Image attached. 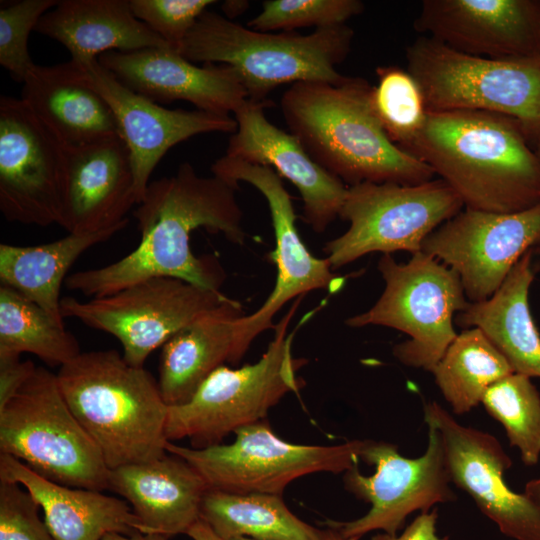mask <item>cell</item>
I'll return each instance as SVG.
<instances>
[{"label":"cell","mask_w":540,"mask_h":540,"mask_svg":"<svg viewBox=\"0 0 540 540\" xmlns=\"http://www.w3.org/2000/svg\"><path fill=\"white\" fill-rule=\"evenodd\" d=\"M0 453L61 485L109 489V468L60 390L57 376L37 366L0 407Z\"/></svg>","instance_id":"obj_8"},{"label":"cell","mask_w":540,"mask_h":540,"mask_svg":"<svg viewBox=\"0 0 540 540\" xmlns=\"http://www.w3.org/2000/svg\"><path fill=\"white\" fill-rule=\"evenodd\" d=\"M211 170L213 175L236 187L239 182L249 183L264 196L275 235V250L270 253L277 268L275 286L259 309L237 320L239 363L258 335L274 329L273 319L287 302L314 290L337 293L345 278L334 273L327 258L315 257L302 241L291 196L272 168L224 155L212 164Z\"/></svg>","instance_id":"obj_14"},{"label":"cell","mask_w":540,"mask_h":540,"mask_svg":"<svg viewBox=\"0 0 540 540\" xmlns=\"http://www.w3.org/2000/svg\"><path fill=\"white\" fill-rule=\"evenodd\" d=\"M247 1L229 0L221 4L224 16L230 20H233L236 16L241 15L248 7Z\"/></svg>","instance_id":"obj_43"},{"label":"cell","mask_w":540,"mask_h":540,"mask_svg":"<svg viewBox=\"0 0 540 540\" xmlns=\"http://www.w3.org/2000/svg\"><path fill=\"white\" fill-rule=\"evenodd\" d=\"M464 208L442 179L416 185L360 183L348 187L339 218L349 223L323 251L333 270L374 252H420L425 238Z\"/></svg>","instance_id":"obj_11"},{"label":"cell","mask_w":540,"mask_h":540,"mask_svg":"<svg viewBox=\"0 0 540 540\" xmlns=\"http://www.w3.org/2000/svg\"><path fill=\"white\" fill-rule=\"evenodd\" d=\"M0 480L18 483L34 497L55 540H101L109 533H142L127 502L102 491L50 481L18 459L1 453Z\"/></svg>","instance_id":"obj_25"},{"label":"cell","mask_w":540,"mask_h":540,"mask_svg":"<svg viewBox=\"0 0 540 540\" xmlns=\"http://www.w3.org/2000/svg\"><path fill=\"white\" fill-rule=\"evenodd\" d=\"M135 17L180 53L198 18L214 0H129Z\"/></svg>","instance_id":"obj_37"},{"label":"cell","mask_w":540,"mask_h":540,"mask_svg":"<svg viewBox=\"0 0 540 540\" xmlns=\"http://www.w3.org/2000/svg\"><path fill=\"white\" fill-rule=\"evenodd\" d=\"M371 89L366 79L352 76L338 83L296 82L282 94L280 109L308 154L348 187L432 180L431 167L386 135L371 106Z\"/></svg>","instance_id":"obj_3"},{"label":"cell","mask_w":540,"mask_h":540,"mask_svg":"<svg viewBox=\"0 0 540 540\" xmlns=\"http://www.w3.org/2000/svg\"><path fill=\"white\" fill-rule=\"evenodd\" d=\"M540 246V203L513 213L463 208L422 243L454 270L470 303L489 299L517 262Z\"/></svg>","instance_id":"obj_15"},{"label":"cell","mask_w":540,"mask_h":540,"mask_svg":"<svg viewBox=\"0 0 540 540\" xmlns=\"http://www.w3.org/2000/svg\"><path fill=\"white\" fill-rule=\"evenodd\" d=\"M270 104L247 100L234 112L237 129L225 155L270 167L291 182L303 201L304 222L322 233L339 217L348 186L320 166L293 134L267 119Z\"/></svg>","instance_id":"obj_20"},{"label":"cell","mask_w":540,"mask_h":540,"mask_svg":"<svg viewBox=\"0 0 540 540\" xmlns=\"http://www.w3.org/2000/svg\"><path fill=\"white\" fill-rule=\"evenodd\" d=\"M239 187L212 175H199L184 162L172 176L151 181L134 211L141 239L123 258L103 267L69 275L65 286L87 297L113 294L151 277H173L220 291L226 275L216 257H197L191 250L193 231L205 228L243 245Z\"/></svg>","instance_id":"obj_1"},{"label":"cell","mask_w":540,"mask_h":540,"mask_svg":"<svg viewBox=\"0 0 540 540\" xmlns=\"http://www.w3.org/2000/svg\"><path fill=\"white\" fill-rule=\"evenodd\" d=\"M526 494L531 501L540 507V478L530 480L524 488Z\"/></svg>","instance_id":"obj_44"},{"label":"cell","mask_w":540,"mask_h":540,"mask_svg":"<svg viewBox=\"0 0 540 540\" xmlns=\"http://www.w3.org/2000/svg\"><path fill=\"white\" fill-rule=\"evenodd\" d=\"M36 367L31 360L0 359V407L16 394Z\"/></svg>","instance_id":"obj_39"},{"label":"cell","mask_w":540,"mask_h":540,"mask_svg":"<svg viewBox=\"0 0 540 540\" xmlns=\"http://www.w3.org/2000/svg\"><path fill=\"white\" fill-rule=\"evenodd\" d=\"M354 31L348 25L296 32H260L206 10L187 34L180 54L189 61L225 64L239 75L248 100L265 102L283 84L338 83L336 70L349 55Z\"/></svg>","instance_id":"obj_5"},{"label":"cell","mask_w":540,"mask_h":540,"mask_svg":"<svg viewBox=\"0 0 540 540\" xmlns=\"http://www.w3.org/2000/svg\"><path fill=\"white\" fill-rule=\"evenodd\" d=\"M39 509L22 485L0 480V540H55Z\"/></svg>","instance_id":"obj_38"},{"label":"cell","mask_w":540,"mask_h":540,"mask_svg":"<svg viewBox=\"0 0 540 540\" xmlns=\"http://www.w3.org/2000/svg\"><path fill=\"white\" fill-rule=\"evenodd\" d=\"M378 270L385 288L367 311L346 319L349 327L384 326L409 339L393 347L403 365L428 372L457 336L455 317L469 305L458 274L420 251L407 263L382 254Z\"/></svg>","instance_id":"obj_9"},{"label":"cell","mask_w":540,"mask_h":540,"mask_svg":"<svg viewBox=\"0 0 540 540\" xmlns=\"http://www.w3.org/2000/svg\"><path fill=\"white\" fill-rule=\"evenodd\" d=\"M229 297L173 277H151L113 294L81 301L63 297V318L113 335L123 358L143 367L148 356L203 312Z\"/></svg>","instance_id":"obj_13"},{"label":"cell","mask_w":540,"mask_h":540,"mask_svg":"<svg viewBox=\"0 0 540 540\" xmlns=\"http://www.w3.org/2000/svg\"><path fill=\"white\" fill-rule=\"evenodd\" d=\"M243 315L240 302L228 298L197 316L162 346L158 385L168 406L189 401L225 362L237 364L236 323Z\"/></svg>","instance_id":"obj_26"},{"label":"cell","mask_w":540,"mask_h":540,"mask_svg":"<svg viewBox=\"0 0 540 540\" xmlns=\"http://www.w3.org/2000/svg\"><path fill=\"white\" fill-rule=\"evenodd\" d=\"M56 376L66 403L109 469L167 453L169 406L144 367L130 365L116 350H95L81 352Z\"/></svg>","instance_id":"obj_4"},{"label":"cell","mask_w":540,"mask_h":540,"mask_svg":"<svg viewBox=\"0 0 540 540\" xmlns=\"http://www.w3.org/2000/svg\"><path fill=\"white\" fill-rule=\"evenodd\" d=\"M437 509L420 513L400 535H390L387 533L377 534L370 540H449L448 537H441L437 534Z\"/></svg>","instance_id":"obj_40"},{"label":"cell","mask_w":540,"mask_h":540,"mask_svg":"<svg viewBox=\"0 0 540 540\" xmlns=\"http://www.w3.org/2000/svg\"><path fill=\"white\" fill-rule=\"evenodd\" d=\"M22 84L21 99L65 147L120 136L110 106L74 61L34 64Z\"/></svg>","instance_id":"obj_24"},{"label":"cell","mask_w":540,"mask_h":540,"mask_svg":"<svg viewBox=\"0 0 540 540\" xmlns=\"http://www.w3.org/2000/svg\"><path fill=\"white\" fill-rule=\"evenodd\" d=\"M427 427V448L417 458L402 456L394 444L367 440L360 460L373 465L374 474L363 475L357 464L344 472L343 483L371 508L358 519L324 524L345 538H361L375 530L396 535L413 512H429L437 504L454 501L441 435L434 426Z\"/></svg>","instance_id":"obj_12"},{"label":"cell","mask_w":540,"mask_h":540,"mask_svg":"<svg viewBox=\"0 0 540 540\" xmlns=\"http://www.w3.org/2000/svg\"><path fill=\"white\" fill-rule=\"evenodd\" d=\"M97 59L124 86L156 103L181 100L198 110L230 115L248 100L232 67L197 66L170 48L110 51Z\"/></svg>","instance_id":"obj_21"},{"label":"cell","mask_w":540,"mask_h":540,"mask_svg":"<svg viewBox=\"0 0 540 540\" xmlns=\"http://www.w3.org/2000/svg\"><path fill=\"white\" fill-rule=\"evenodd\" d=\"M424 422L441 435L451 484L466 492L503 535L540 540V507L506 484L512 460L497 438L460 424L435 401L425 404Z\"/></svg>","instance_id":"obj_17"},{"label":"cell","mask_w":540,"mask_h":540,"mask_svg":"<svg viewBox=\"0 0 540 540\" xmlns=\"http://www.w3.org/2000/svg\"><path fill=\"white\" fill-rule=\"evenodd\" d=\"M534 253L540 255V246L534 249Z\"/></svg>","instance_id":"obj_48"},{"label":"cell","mask_w":540,"mask_h":540,"mask_svg":"<svg viewBox=\"0 0 540 540\" xmlns=\"http://www.w3.org/2000/svg\"><path fill=\"white\" fill-rule=\"evenodd\" d=\"M534 254V250L528 251L489 299L469 303L456 315L455 324L464 329L479 328L514 373L540 378V333L529 304L536 275Z\"/></svg>","instance_id":"obj_28"},{"label":"cell","mask_w":540,"mask_h":540,"mask_svg":"<svg viewBox=\"0 0 540 540\" xmlns=\"http://www.w3.org/2000/svg\"><path fill=\"white\" fill-rule=\"evenodd\" d=\"M414 30L459 52L494 59L540 56V2L424 0Z\"/></svg>","instance_id":"obj_19"},{"label":"cell","mask_w":540,"mask_h":540,"mask_svg":"<svg viewBox=\"0 0 540 540\" xmlns=\"http://www.w3.org/2000/svg\"><path fill=\"white\" fill-rule=\"evenodd\" d=\"M31 353L49 366H63L78 356L76 337L41 307L16 290L0 286V359Z\"/></svg>","instance_id":"obj_32"},{"label":"cell","mask_w":540,"mask_h":540,"mask_svg":"<svg viewBox=\"0 0 540 540\" xmlns=\"http://www.w3.org/2000/svg\"><path fill=\"white\" fill-rule=\"evenodd\" d=\"M57 0H21L0 9V64L11 78L23 83L35 64L29 54L28 40L40 18Z\"/></svg>","instance_id":"obj_36"},{"label":"cell","mask_w":540,"mask_h":540,"mask_svg":"<svg viewBox=\"0 0 540 540\" xmlns=\"http://www.w3.org/2000/svg\"><path fill=\"white\" fill-rule=\"evenodd\" d=\"M167 536L155 533H141L134 534H122V533H109L105 535L101 540H168Z\"/></svg>","instance_id":"obj_42"},{"label":"cell","mask_w":540,"mask_h":540,"mask_svg":"<svg viewBox=\"0 0 540 540\" xmlns=\"http://www.w3.org/2000/svg\"><path fill=\"white\" fill-rule=\"evenodd\" d=\"M200 518L222 540H323V530L304 522L287 507L282 496L230 493L208 489Z\"/></svg>","instance_id":"obj_30"},{"label":"cell","mask_w":540,"mask_h":540,"mask_svg":"<svg viewBox=\"0 0 540 540\" xmlns=\"http://www.w3.org/2000/svg\"><path fill=\"white\" fill-rule=\"evenodd\" d=\"M59 224L68 233H92L128 223L137 205L130 153L120 136L65 147Z\"/></svg>","instance_id":"obj_22"},{"label":"cell","mask_w":540,"mask_h":540,"mask_svg":"<svg viewBox=\"0 0 540 540\" xmlns=\"http://www.w3.org/2000/svg\"><path fill=\"white\" fill-rule=\"evenodd\" d=\"M300 300L275 325V335L261 358L252 364L214 370L184 404L169 406L168 441L188 438L193 448L221 444L236 430L262 421L286 394L299 391L297 372L308 361L292 353L293 332H287Z\"/></svg>","instance_id":"obj_6"},{"label":"cell","mask_w":540,"mask_h":540,"mask_svg":"<svg viewBox=\"0 0 540 540\" xmlns=\"http://www.w3.org/2000/svg\"><path fill=\"white\" fill-rule=\"evenodd\" d=\"M186 535L192 540H222L201 518L189 529Z\"/></svg>","instance_id":"obj_41"},{"label":"cell","mask_w":540,"mask_h":540,"mask_svg":"<svg viewBox=\"0 0 540 540\" xmlns=\"http://www.w3.org/2000/svg\"><path fill=\"white\" fill-rule=\"evenodd\" d=\"M534 143V150L540 160V134L531 139Z\"/></svg>","instance_id":"obj_46"},{"label":"cell","mask_w":540,"mask_h":540,"mask_svg":"<svg viewBox=\"0 0 540 540\" xmlns=\"http://www.w3.org/2000/svg\"><path fill=\"white\" fill-rule=\"evenodd\" d=\"M108 481L109 489L130 505L142 533L168 538L187 534L200 519L208 490L189 463L168 452L152 461L109 469Z\"/></svg>","instance_id":"obj_23"},{"label":"cell","mask_w":540,"mask_h":540,"mask_svg":"<svg viewBox=\"0 0 540 540\" xmlns=\"http://www.w3.org/2000/svg\"><path fill=\"white\" fill-rule=\"evenodd\" d=\"M371 106L389 139L405 150L423 128L428 109L423 92L407 69L378 66Z\"/></svg>","instance_id":"obj_34"},{"label":"cell","mask_w":540,"mask_h":540,"mask_svg":"<svg viewBox=\"0 0 540 540\" xmlns=\"http://www.w3.org/2000/svg\"><path fill=\"white\" fill-rule=\"evenodd\" d=\"M230 444L205 448L168 442L166 451L189 463L208 489L282 496L292 481L312 473H344L357 465L367 440L337 445H303L277 436L264 420L234 432Z\"/></svg>","instance_id":"obj_10"},{"label":"cell","mask_w":540,"mask_h":540,"mask_svg":"<svg viewBox=\"0 0 540 540\" xmlns=\"http://www.w3.org/2000/svg\"><path fill=\"white\" fill-rule=\"evenodd\" d=\"M128 223L92 233H68L53 242L18 246L0 244V281L41 307L64 325L60 290L71 266L89 248L110 239Z\"/></svg>","instance_id":"obj_29"},{"label":"cell","mask_w":540,"mask_h":540,"mask_svg":"<svg viewBox=\"0 0 540 540\" xmlns=\"http://www.w3.org/2000/svg\"><path fill=\"white\" fill-rule=\"evenodd\" d=\"M359 539L360 538H357V537L345 538L341 536L337 531L331 528L323 530V540H359Z\"/></svg>","instance_id":"obj_45"},{"label":"cell","mask_w":540,"mask_h":540,"mask_svg":"<svg viewBox=\"0 0 540 540\" xmlns=\"http://www.w3.org/2000/svg\"><path fill=\"white\" fill-rule=\"evenodd\" d=\"M405 55L428 111L500 114L518 121L530 141L540 134V56L479 57L427 36L413 41Z\"/></svg>","instance_id":"obj_7"},{"label":"cell","mask_w":540,"mask_h":540,"mask_svg":"<svg viewBox=\"0 0 540 540\" xmlns=\"http://www.w3.org/2000/svg\"><path fill=\"white\" fill-rule=\"evenodd\" d=\"M431 373L453 413L463 415L481 403L491 385L513 370L485 334L472 327L457 334Z\"/></svg>","instance_id":"obj_31"},{"label":"cell","mask_w":540,"mask_h":540,"mask_svg":"<svg viewBox=\"0 0 540 540\" xmlns=\"http://www.w3.org/2000/svg\"><path fill=\"white\" fill-rule=\"evenodd\" d=\"M481 404L505 429L526 466L540 459V393L531 378L511 373L491 385Z\"/></svg>","instance_id":"obj_33"},{"label":"cell","mask_w":540,"mask_h":540,"mask_svg":"<svg viewBox=\"0 0 540 540\" xmlns=\"http://www.w3.org/2000/svg\"><path fill=\"white\" fill-rule=\"evenodd\" d=\"M65 146L21 99L0 98V210L9 222L59 224Z\"/></svg>","instance_id":"obj_16"},{"label":"cell","mask_w":540,"mask_h":540,"mask_svg":"<svg viewBox=\"0 0 540 540\" xmlns=\"http://www.w3.org/2000/svg\"><path fill=\"white\" fill-rule=\"evenodd\" d=\"M231 540H254V539H250V538H247V537H238V538H234V539H231Z\"/></svg>","instance_id":"obj_47"},{"label":"cell","mask_w":540,"mask_h":540,"mask_svg":"<svg viewBox=\"0 0 540 540\" xmlns=\"http://www.w3.org/2000/svg\"><path fill=\"white\" fill-rule=\"evenodd\" d=\"M35 31L62 44L75 61L110 51L170 48L135 17L129 0H60Z\"/></svg>","instance_id":"obj_27"},{"label":"cell","mask_w":540,"mask_h":540,"mask_svg":"<svg viewBox=\"0 0 540 540\" xmlns=\"http://www.w3.org/2000/svg\"><path fill=\"white\" fill-rule=\"evenodd\" d=\"M363 10L364 3L360 0H266L247 27L260 32H291L308 26H337L346 24Z\"/></svg>","instance_id":"obj_35"},{"label":"cell","mask_w":540,"mask_h":540,"mask_svg":"<svg viewBox=\"0 0 540 540\" xmlns=\"http://www.w3.org/2000/svg\"><path fill=\"white\" fill-rule=\"evenodd\" d=\"M521 124L483 111L428 113L405 149L460 197L464 208L513 213L540 203V160Z\"/></svg>","instance_id":"obj_2"},{"label":"cell","mask_w":540,"mask_h":540,"mask_svg":"<svg viewBox=\"0 0 540 540\" xmlns=\"http://www.w3.org/2000/svg\"><path fill=\"white\" fill-rule=\"evenodd\" d=\"M72 61L114 114L120 138L130 153L137 205L151 182L153 170L169 149L199 134H232L237 129L231 115L159 105L124 86L97 58Z\"/></svg>","instance_id":"obj_18"}]
</instances>
